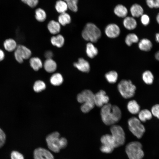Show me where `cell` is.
<instances>
[{"label": "cell", "mask_w": 159, "mask_h": 159, "mask_svg": "<svg viewBox=\"0 0 159 159\" xmlns=\"http://www.w3.org/2000/svg\"><path fill=\"white\" fill-rule=\"evenodd\" d=\"M109 98L103 90H100L94 94V100L95 105L99 107H102L108 103Z\"/></svg>", "instance_id": "obj_11"}, {"label": "cell", "mask_w": 159, "mask_h": 159, "mask_svg": "<svg viewBox=\"0 0 159 159\" xmlns=\"http://www.w3.org/2000/svg\"><path fill=\"white\" fill-rule=\"evenodd\" d=\"M50 41L51 44L53 46L58 48H60L64 44V39L62 35L58 34L52 37Z\"/></svg>", "instance_id": "obj_21"}, {"label": "cell", "mask_w": 159, "mask_h": 159, "mask_svg": "<svg viewBox=\"0 0 159 159\" xmlns=\"http://www.w3.org/2000/svg\"><path fill=\"white\" fill-rule=\"evenodd\" d=\"M67 3L68 8L72 11L76 12L78 10L77 4L78 0H63Z\"/></svg>", "instance_id": "obj_34"}, {"label": "cell", "mask_w": 159, "mask_h": 159, "mask_svg": "<svg viewBox=\"0 0 159 159\" xmlns=\"http://www.w3.org/2000/svg\"><path fill=\"white\" fill-rule=\"evenodd\" d=\"M129 128L130 131L137 138H142L145 131L144 125L140 120L135 117L130 118L128 121Z\"/></svg>", "instance_id": "obj_7"}, {"label": "cell", "mask_w": 159, "mask_h": 159, "mask_svg": "<svg viewBox=\"0 0 159 159\" xmlns=\"http://www.w3.org/2000/svg\"><path fill=\"white\" fill-rule=\"evenodd\" d=\"M100 140L102 144L100 148L101 152L109 153L113 151L115 147L114 142L111 135L107 134L102 136Z\"/></svg>", "instance_id": "obj_9"}, {"label": "cell", "mask_w": 159, "mask_h": 159, "mask_svg": "<svg viewBox=\"0 0 159 159\" xmlns=\"http://www.w3.org/2000/svg\"><path fill=\"white\" fill-rule=\"evenodd\" d=\"M4 46L6 51L11 52L16 49L17 45L16 42L14 39H9L4 42Z\"/></svg>", "instance_id": "obj_25"}, {"label": "cell", "mask_w": 159, "mask_h": 159, "mask_svg": "<svg viewBox=\"0 0 159 159\" xmlns=\"http://www.w3.org/2000/svg\"><path fill=\"white\" fill-rule=\"evenodd\" d=\"M59 133L55 132L48 135L46 138L48 148L52 151L58 153L60 149L66 147L67 142L64 138L60 137Z\"/></svg>", "instance_id": "obj_2"}, {"label": "cell", "mask_w": 159, "mask_h": 159, "mask_svg": "<svg viewBox=\"0 0 159 159\" xmlns=\"http://www.w3.org/2000/svg\"><path fill=\"white\" fill-rule=\"evenodd\" d=\"M83 38L85 40L92 43L97 42L101 36L100 29L95 24L87 23L82 32Z\"/></svg>", "instance_id": "obj_4"}, {"label": "cell", "mask_w": 159, "mask_h": 159, "mask_svg": "<svg viewBox=\"0 0 159 159\" xmlns=\"http://www.w3.org/2000/svg\"><path fill=\"white\" fill-rule=\"evenodd\" d=\"M5 57L4 52L1 49H0V62L2 61Z\"/></svg>", "instance_id": "obj_43"}, {"label": "cell", "mask_w": 159, "mask_h": 159, "mask_svg": "<svg viewBox=\"0 0 159 159\" xmlns=\"http://www.w3.org/2000/svg\"><path fill=\"white\" fill-rule=\"evenodd\" d=\"M31 51L26 46L20 45L18 46L15 50L14 56L16 61L19 63H22L24 59H27L31 56Z\"/></svg>", "instance_id": "obj_10"}, {"label": "cell", "mask_w": 159, "mask_h": 159, "mask_svg": "<svg viewBox=\"0 0 159 159\" xmlns=\"http://www.w3.org/2000/svg\"><path fill=\"white\" fill-rule=\"evenodd\" d=\"M152 47L151 42L147 39H143L138 44L139 48L141 50L148 51L150 50Z\"/></svg>", "instance_id": "obj_23"}, {"label": "cell", "mask_w": 159, "mask_h": 159, "mask_svg": "<svg viewBox=\"0 0 159 159\" xmlns=\"http://www.w3.org/2000/svg\"><path fill=\"white\" fill-rule=\"evenodd\" d=\"M152 116L151 112L147 109H144L140 111L138 113L139 119L141 121L145 122L150 119Z\"/></svg>", "instance_id": "obj_26"}, {"label": "cell", "mask_w": 159, "mask_h": 159, "mask_svg": "<svg viewBox=\"0 0 159 159\" xmlns=\"http://www.w3.org/2000/svg\"><path fill=\"white\" fill-rule=\"evenodd\" d=\"M141 21L142 24L145 26L148 25L150 21L149 16L145 14H143L141 17Z\"/></svg>", "instance_id": "obj_40"}, {"label": "cell", "mask_w": 159, "mask_h": 159, "mask_svg": "<svg viewBox=\"0 0 159 159\" xmlns=\"http://www.w3.org/2000/svg\"><path fill=\"white\" fill-rule=\"evenodd\" d=\"M46 85L44 82L42 81L37 80L35 82L33 89L36 92H39L45 89Z\"/></svg>", "instance_id": "obj_35"}, {"label": "cell", "mask_w": 159, "mask_h": 159, "mask_svg": "<svg viewBox=\"0 0 159 159\" xmlns=\"http://www.w3.org/2000/svg\"><path fill=\"white\" fill-rule=\"evenodd\" d=\"M30 65L35 71H38L41 68L43 65L41 59L38 57H35L31 58L29 60Z\"/></svg>", "instance_id": "obj_24"}, {"label": "cell", "mask_w": 159, "mask_h": 159, "mask_svg": "<svg viewBox=\"0 0 159 159\" xmlns=\"http://www.w3.org/2000/svg\"><path fill=\"white\" fill-rule=\"evenodd\" d=\"M130 12L133 17H138L143 14V10L140 5L135 4L132 5L131 7Z\"/></svg>", "instance_id": "obj_20"}, {"label": "cell", "mask_w": 159, "mask_h": 159, "mask_svg": "<svg viewBox=\"0 0 159 159\" xmlns=\"http://www.w3.org/2000/svg\"><path fill=\"white\" fill-rule=\"evenodd\" d=\"M114 13L117 16L125 18L128 14V10L125 6L122 4H118L114 8Z\"/></svg>", "instance_id": "obj_18"}, {"label": "cell", "mask_w": 159, "mask_h": 159, "mask_svg": "<svg viewBox=\"0 0 159 159\" xmlns=\"http://www.w3.org/2000/svg\"><path fill=\"white\" fill-rule=\"evenodd\" d=\"M44 55L46 59H52L53 54L52 51L48 50L45 52Z\"/></svg>", "instance_id": "obj_41"}, {"label": "cell", "mask_w": 159, "mask_h": 159, "mask_svg": "<svg viewBox=\"0 0 159 159\" xmlns=\"http://www.w3.org/2000/svg\"><path fill=\"white\" fill-rule=\"evenodd\" d=\"M6 140V135H0V148L4 144Z\"/></svg>", "instance_id": "obj_42"}, {"label": "cell", "mask_w": 159, "mask_h": 159, "mask_svg": "<svg viewBox=\"0 0 159 159\" xmlns=\"http://www.w3.org/2000/svg\"><path fill=\"white\" fill-rule=\"evenodd\" d=\"M35 16L36 20L41 22L44 21L47 17L45 11L41 8H38L36 10Z\"/></svg>", "instance_id": "obj_31"}, {"label": "cell", "mask_w": 159, "mask_h": 159, "mask_svg": "<svg viewBox=\"0 0 159 159\" xmlns=\"http://www.w3.org/2000/svg\"><path fill=\"white\" fill-rule=\"evenodd\" d=\"M100 114L102 120L105 125H112L120 120L122 114L117 106L108 103L101 107Z\"/></svg>", "instance_id": "obj_1"}, {"label": "cell", "mask_w": 159, "mask_h": 159, "mask_svg": "<svg viewBox=\"0 0 159 159\" xmlns=\"http://www.w3.org/2000/svg\"><path fill=\"white\" fill-rule=\"evenodd\" d=\"M118 74L115 71H111L107 73L105 75V77L107 81L110 83H115L117 80Z\"/></svg>", "instance_id": "obj_30"}, {"label": "cell", "mask_w": 159, "mask_h": 159, "mask_svg": "<svg viewBox=\"0 0 159 159\" xmlns=\"http://www.w3.org/2000/svg\"><path fill=\"white\" fill-rule=\"evenodd\" d=\"M142 145L139 142L134 141L129 143L126 147L125 151L129 159H142L144 153Z\"/></svg>", "instance_id": "obj_5"}, {"label": "cell", "mask_w": 159, "mask_h": 159, "mask_svg": "<svg viewBox=\"0 0 159 159\" xmlns=\"http://www.w3.org/2000/svg\"><path fill=\"white\" fill-rule=\"evenodd\" d=\"M138 38L134 33H130L128 34L125 38V42L126 44L129 46H131L133 43L138 42Z\"/></svg>", "instance_id": "obj_32"}, {"label": "cell", "mask_w": 159, "mask_h": 159, "mask_svg": "<svg viewBox=\"0 0 159 159\" xmlns=\"http://www.w3.org/2000/svg\"><path fill=\"white\" fill-rule=\"evenodd\" d=\"M58 22L54 20L50 21L47 25V28L49 32L52 34H56L60 31L61 26Z\"/></svg>", "instance_id": "obj_17"}, {"label": "cell", "mask_w": 159, "mask_h": 159, "mask_svg": "<svg viewBox=\"0 0 159 159\" xmlns=\"http://www.w3.org/2000/svg\"><path fill=\"white\" fill-rule=\"evenodd\" d=\"M55 8L57 11L60 14L65 12L68 8L66 2L63 0L57 1L55 5Z\"/></svg>", "instance_id": "obj_28"}, {"label": "cell", "mask_w": 159, "mask_h": 159, "mask_svg": "<svg viewBox=\"0 0 159 159\" xmlns=\"http://www.w3.org/2000/svg\"><path fill=\"white\" fill-rule=\"evenodd\" d=\"M73 65L83 72L87 73L90 70V66L89 62L83 58H79L77 62L74 63Z\"/></svg>", "instance_id": "obj_14"}, {"label": "cell", "mask_w": 159, "mask_h": 159, "mask_svg": "<svg viewBox=\"0 0 159 159\" xmlns=\"http://www.w3.org/2000/svg\"><path fill=\"white\" fill-rule=\"evenodd\" d=\"M110 131L115 148L123 145L125 141V135L122 128L119 125H114L111 127Z\"/></svg>", "instance_id": "obj_8"}, {"label": "cell", "mask_w": 159, "mask_h": 159, "mask_svg": "<svg viewBox=\"0 0 159 159\" xmlns=\"http://www.w3.org/2000/svg\"><path fill=\"white\" fill-rule=\"evenodd\" d=\"M156 40L157 42L159 43V33L156 34Z\"/></svg>", "instance_id": "obj_45"}, {"label": "cell", "mask_w": 159, "mask_h": 159, "mask_svg": "<svg viewBox=\"0 0 159 159\" xmlns=\"http://www.w3.org/2000/svg\"><path fill=\"white\" fill-rule=\"evenodd\" d=\"M11 159H24L23 155L19 152L14 151L11 155Z\"/></svg>", "instance_id": "obj_39"}, {"label": "cell", "mask_w": 159, "mask_h": 159, "mask_svg": "<svg viewBox=\"0 0 159 159\" xmlns=\"http://www.w3.org/2000/svg\"><path fill=\"white\" fill-rule=\"evenodd\" d=\"M118 89L121 95L124 98H129L133 97L136 89L135 86L130 80H123L119 83Z\"/></svg>", "instance_id": "obj_6"}, {"label": "cell", "mask_w": 159, "mask_h": 159, "mask_svg": "<svg viewBox=\"0 0 159 159\" xmlns=\"http://www.w3.org/2000/svg\"><path fill=\"white\" fill-rule=\"evenodd\" d=\"M94 96L93 92L88 90H84L78 95L77 100L79 103H82L81 109L83 112H88L94 107Z\"/></svg>", "instance_id": "obj_3"}, {"label": "cell", "mask_w": 159, "mask_h": 159, "mask_svg": "<svg viewBox=\"0 0 159 159\" xmlns=\"http://www.w3.org/2000/svg\"><path fill=\"white\" fill-rule=\"evenodd\" d=\"M24 3L32 8L35 7L38 3V0H21Z\"/></svg>", "instance_id": "obj_37"}, {"label": "cell", "mask_w": 159, "mask_h": 159, "mask_svg": "<svg viewBox=\"0 0 159 159\" xmlns=\"http://www.w3.org/2000/svg\"><path fill=\"white\" fill-rule=\"evenodd\" d=\"M156 20L158 23L159 24V13L158 14L157 16Z\"/></svg>", "instance_id": "obj_46"}, {"label": "cell", "mask_w": 159, "mask_h": 159, "mask_svg": "<svg viewBox=\"0 0 159 159\" xmlns=\"http://www.w3.org/2000/svg\"><path fill=\"white\" fill-rule=\"evenodd\" d=\"M34 159H54L53 155L49 150L41 148L34 150Z\"/></svg>", "instance_id": "obj_13"}, {"label": "cell", "mask_w": 159, "mask_h": 159, "mask_svg": "<svg viewBox=\"0 0 159 159\" xmlns=\"http://www.w3.org/2000/svg\"><path fill=\"white\" fill-rule=\"evenodd\" d=\"M86 52L89 58H93L97 54L98 50L92 43L90 42L86 44Z\"/></svg>", "instance_id": "obj_19"}, {"label": "cell", "mask_w": 159, "mask_h": 159, "mask_svg": "<svg viewBox=\"0 0 159 159\" xmlns=\"http://www.w3.org/2000/svg\"><path fill=\"white\" fill-rule=\"evenodd\" d=\"M151 111L152 115L159 119V104L153 106L152 108Z\"/></svg>", "instance_id": "obj_38"}, {"label": "cell", "mask_w": 159, "mask_h": 159, "mask_svg": "<svg viewBox=\"0 0 159 159\" xmlns=\"http://www.w3.org/2000/svg\"><path fill=\"white\" fill-rule=\"evenodd\" d=\"M123 24L127 29L132 30L135 29L137 26V22L133 17L126 16L123 21Z\"/></svg>", "instance_id": "obj_15"}, {"label": "cell", "mask_w": 159, "mask_h": 159, "mask_svg": "<svg viewBox=\"0 0 159 159\" xmlns=\"http://www.w3.org/2000/svg\"><path fill=\"white\" fill-rule=\"evenodd\" d=\"M58 19V22L63 26L69 24L71 21V17L70 15L66 12L60 14Z\"/></svg>", "instance_id": "obj_27"}, {"label": "cell", "mask_w": 159, "mask_h": 159, "mask_svg": "<svg viewBox=\"0 0 159 159\" xmlns=\"http://www.w3.org/2000/svg\"><path fill=\"white\" fill-rule=\"evenodd\" d=\"M155 57L157 60L159 61V51L156 52L155 55Z\"/></svg>", "instance_id": "obj_44"}, {"label": "cell", "mask_w": 159, "mask_h": 159, "mask_svg": "<svg viewBox=\"0 0 159 159\" xmlns=\"http://www.w3.org/2000/svg\"><path fill=\"white\" fill-rule=\"evenodd\" d=\"M63 81L62 75L58 73L53 74L50 79L51 83L54 86H59L61 85Z\"/></svg>", "instance_id": "obj_29"}, {"label": "cell", "mask_w": 159, "mask_h": 159, "mask_svg": "<svg viewBox=\"0 0 159 159\" xmlns=\"http://www.w3.org/2000/svg\"><path fill=\"white\" fill-rule=\"evenodd\" d=\"M105 33L109 38H114L117 37L120 34V30L119 26L114 23L108 24L105 29Z\"/></svg>", "instance_id": "obj_12"}, {"label": "cell", "mask_w": 159, "mask_h": 159, "mask_svg": "<svg viewBox=\"0 0 159 159\" xmlns=\"http://www.w3.org/2000/svg\"><path fill=\"white\" fill-rule=\"evenodd\" d=\"M142 78L143 81L146 84L150 85L153 83L154 77L150 71L147 70L143 73L142 75Z\"/></svg>", "instance_id": "obj_33"}, {"label": "cell", "mask_w": 159, "mask_h": 159, "mask_svg": "<svg viewBox=\"0 0 159 159\" xmlns=\"http://www.w3.org/2000/svg\"><path fill=\"white\" fill-rule=\"evenodd\" d=\"M148 6L150 8H159V0H146Z\"/></svg>", "instance_id": "obj_36"}, {"label": "cell", "mask_w": 159, "mask_h": 159, "mask_svg": "<svg viewBox=\"0 0 159 159\" xmlns=\"http://www.w3.org/2000/svg\"><path fill=\"white\" fill-rule=\"evenodd\" d=\"M43 65L45 70L49 73L54 72L57 68V63L52 59H46Z\"/></svg>", "instance_id": "obj_16"}, {"label": "cell", "mask_w": 159, "mask_h": 159, "mask_svg": "<svg viewBox=\"0 0 159 159\" xmlns=\"http://www.w3.org/2000/svg\"><path fill=\"white\" fill-rule=\"evenodd\" d=\"M127 108L131 113L136 114L140 111V106L137 102L134 100L130 101L127 105Z\"/></svg>", "instance_id": "obj_22"}]
</instances>
